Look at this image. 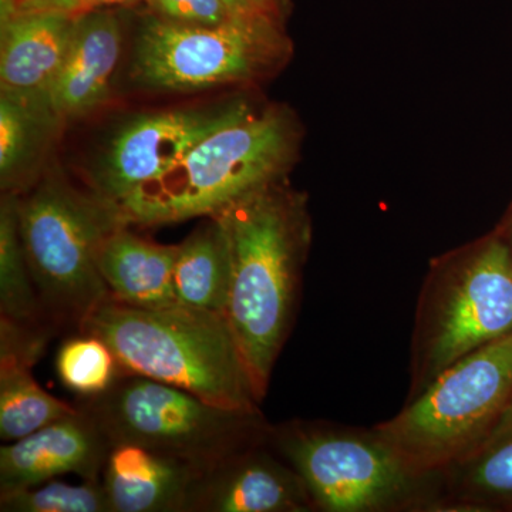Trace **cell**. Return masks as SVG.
<instances>
[{
  "instance_id": "1",
  "label": "cell",
  "mask_w": 512,
  "mask_h": 512,
  "mask_svg": "<svg viewBox=\"0 0 512 512\" xmlns=\"http://www.w3.org/2000/svg\"><path fill=\"white\" fill-rule=\"evenodd\" d=\"M214 217L225 229L231 254L225 315L262 402L291 335L301 295L313 232L308 198L282 180Z\"/></svg>"
},
{
  "instance_id": "2",
  "label": "cell",
  "mask_w": 512,
  "mask_h": 512,
  "mask_svg": "<svg viewBox=\"0 0 512 512\" xmlns=\"http://www.w3.org/2000/svg\"><path fill=\"white\" fill-rule=\"evenodd\" d=\"M302 141V123L291 107L255 106L131 192L119 210L128 225L140 227L214 217L252 192L288 180Z\"/></svg>"
},
{
  "instance_id": "3",
  "label": "cell",
  "mask_w": 512,
  "mask_h": 512,
  "mask_svg": "<svg viewBox=\"0 0 512 512\" xmlns=\"http://www.w3.org/2000/svg\"><path fill=\"white\" fill-rule=\"evenodd\" d=\"M79 333L97 336L120 372L150 377L232 409H259L247 363L224 313L173 305L137 308L106 299Z\"/></svg>"
},
{
  "instance_id": "4",
  "label": "cell",
  "mask_w": 512,
  "mask_h": 512,
  "mask_svg": "<svg viewBox=\"0 0 512 512\" xmlns=\"http://www.w3.org/2000/svg\"><path fill=\"white\" fill-rule=\"evenodd\" d=\"M20 237L50 328L79 333L110 296L99 269L104 242L128 225L113 202L47 171L18 200Z\"/></svg>"
},
{
  "instance_id": "5",
  "label": "cell",
  "mask_w": 512,
  "mask_h": 512,
  "mask_svg": "<svg viewBox=\"0 0 512 512\" xmlns=\"http://www.w3.org/2000/svg\"><path fill=\"white\" fill-rule=\"evenodd\" d=\"M512 333V262L495 232L431 259L410 346L414 399L448 366Z\"/></svg>"
},
{
  "instance_id": "6",
  "label": "cell",
  "mask_w": 512,
  "mask_h": 512,
  "mask_svg": "<svg viewBox=\"0 0 512 512\" xmlns=\"http://www.w3.org/2000/svg\"><path fill=\"white\" fill-rule=\"evenodd\" d=\"M268 444L299 474L320 512L439 511V473H421L379 431L292 420Z\"/></svg>"
},
{
  "instance_id": "7",
  "label": "cell",
  "mask_w": 512,
  "mask_h": 512,
  "mask_svg": "<svg viewBox=\"0 0 512 512\" xmlns=\"http://www.w3.org/2000/svg\"><path fill=\"white\" fill-rule=\"evenodd\" d=\"M111 446L136 444L205 471L268 440L261 409H232L150 377L120 372L106 392L79 397Z\"/></svg>"
},
{
  "instance_id": "8",
  "label": "cell",
  "mask_w": 512,
  "mask_h": 512,
  "mask_svg": "<svg viewBox=\"0 0 512 512\" xmlns=\"http://www.w3.org/2000/svg\"><path fill=\"white\" fill-rule=\"evenodd\" d=\"M511 400L512 333L448 366L375 429L417 471L439 473L487 437Z\"/></svg>"
},
{
  "instance_id": "9",
  "label": "cell",
  "mask_w": 512,
  "mask_h": 512,
  "mask_svg": "<svg viewBox=\"0 0 512 512\" xmlns=\"http://www.w3.org/2000/svg\"><path fill=\"white\" fill-rule=\"evenodd\" d=\"M292 55L286 20L274 16L190 26L147 12L138 29L130 72L144 89L195 92L264 82L281 72Z\"/></svg>"
},
{
  "instance_id": "10",
  "label": "cell",
  "mask_w": 512,
  "mask_h": 512,
  "mask_svg": "<svg viewBox=\"0 0 512 512\" xmlns=\"http://www.w3.org/2000/svg\"><path fill=\"white\" fill-rule=\"evenodd\" d=\"M254 107L241 97L214 106L144 113L126 121L101 151L90 174V190L120 207L131 192L170 171L204 138Z\"/></svg>"
},
{
  "instance_id": "11",
  "label": "cell",
  "mask_w": 512,
  "mask_h": 512,
  "mask_svg": "<svg viewBox=\"0 0 512 512\" xmlns=\"http://www.w3.org/2000/svg\"><path fill=\"white\" fill-rule=\"evenodd\" d=\"M308 488L264 443L245 448L205 471L188 512H313Z\"/></svg>"
},
{
  "instance_id": "12",
  "label": "cell",
  "mask_w": 512,
  "mask_h": 512,
  "mask_svg": "<svg viewBox=\"0 0 512 512\" xmlns=\"http://www.w3.org/2000/svg\"><path fill=\"white\" fill-rule=\"evenodd\" d=\"M110 441L82 409L0 448V494L77 474L101 481Z\"/></svg>"
},
{
  "instance_id": "13",
  "label": "cell",
  "mask_w": 512,
  "mask_h": 512,
  "mask_svg": "<svg viewBox=\"0 0 512 512\" xmlns=\"http://www.w3.org/2000/svg\"><path fill=\"white\" fill-rule=\"evenodd\" d=\"M123 43V19L117 8L76 16L69 50L47 93V101L60 119H77L109 100Z\"/></svg>"
},
{
  "instance_id": "14",
  "label": "cell",
  "mask_w": 512,
  "mask_h": 512,
  "mask_svg": "<svg viewBox=\"0 0 512 512\" xmlns=\"http://www.w3.org/2000/svg\"><path fill=\"white\" fill-rule=\"evenodd\" d=\"M56 335L49 328H25L0 319V439L12 443L79 407L43 390L32 367Z\"/></svg>"
},
{
  "instance_id": "15",
  "label": "cell",
  "mask_w": 512,
  "mask_h": 512,
  "mask_svg": "<svg viewBox=\"0 0 512 512\" xmlns=\"http://www.w3.org/2000/svg\"><path fill=\"white\" fill-rule=\"evenodd\" d=\"M204 468L136 444L111 446L101 484L111 512H188Z\"/></svg>"
},
{
  "instance_id": "16",
  "label": "cell",
  "mask_w": 512,
  "mask_h": 512,
  "mask_svg": "<svg viewBox=\"0 0 512 512\" xmlns=\"http://www.w3.org/2000/svg\"><path fill=\"white\" fill-rule=\"evenodd\" d=\"M76 16L15 13L2 20L0 89L18 96L46 97L72 42Z\"/></svg>"
},
{
  "instance_id": "17",
  "label": "cell",
  "mask_w": 512,
  "mask_h": 512,
  "mask_svg": "<svg viewBox=\"0 0 512 512\" xmlns=\"http://www.w3.org/2000/svg\"><path fill=\"white\" fill-rule=\"evenodd\" d=\"M439 511L512 510V400L487 437L440 471Z\"/></svg>"
},
{
  "instance_id": "18",
  "label": "cell",
  "mask_w": 512,
  "mask_h": 512,
  "mask_svg": "<svg viewBox=\"0 0 512 512\" xmlns=\"http://www.w3.org/2000/svg\"><path fill=\"white\" fill-rule=\"evenodd\" d=\"M178 245L138 237L124 225L107 238L99 256L100 274L111 298L137 308L178 305L174 266Z\"/></svg>"
},
{
  "instance_id": "19",
  "label": "cell",
  "mask_w": 512,
  "mask_h": 512,
  "mask_svg": "<svg viewBox=\"0 0 512 512\" xmlns=\"http://www.w3.org/2000/svg\"><path fill=\"white\" fill-rule=\"evenodd\" d=\"M63 120L46 97L0 92V184L6 194H18L52 143Z\"/></svg>"
},
{
  "instance_id": "20",
  "label": "cell",
  "mask_w": 512,
  "mask_h": 512,
  "mask_svg": "<svg viewBox=\"0 0 512 512\" xmlns=\"http://www.w3.org/2000/svg\"><path fill=\"white\" fill-rule=\"evenodd\" d=\"M178 244L174 289L178 305L227 312L231 291V254L225 229L215 217Z\"/></svg>"
},
{
  "instance_id": "21",
  "label": "cell",
  "mask_w": 512,
  "mask_h": 512,
  "mask_svg": "<svg viewBox=\"0 0 512 512\" xmlns=\"http://www.w3.org/2000/svg\"><path fill=\"white\" fill-rule=\"evenodd\" d=\"M18 200V194H6L0 204V319L25 328L52 329L20 237Z\"/></svg>"
},
{
  "instance_id": "22",
  "label": "cell",
  "mask_w": 512,
  "mask_h": 512,
  "mask_svg": "<svg viewBox=\"0 0 512 512\" xmlns=\"http://www.w3.org/2000/svg\"><path fill=\"white\" fill-rule=\"evenodd\" d=\"M56 372L70 392L93 397L109 389L120 375V367L103 339L74 333L57 352Z\"/></svg>"
},
{
  "instance_id": "23",
  "label": "cell",
  "mask_w": 512,
  "mask_h": 512,
  "mask_svg": "<svg viewBox=\"0 0 512 512\" xmlns=\"http://www.w3.org/2000/svg\"><path fill=\"white\" fill-rule=\"evenodd\" d=\"M2 512H111L101 481L80 485L50 480L36 487L0 494Z\"/></svg>"
},
{
  "instance_id": "24",
  "label": "cell",
  "mask_w": 512,
  "mask_h": 512,
  "mask_svg": "<svg viewBox=\"0 0 512 512\" xmlns=\"http://www.w3.org/2000/svg\"><path fill=\"white\" fill-rule=\"evenodd\" d=\"M147 12L168 22L217 26L238 19L222 0H146Z\"/></svg>"
},
{
  "instance_id": "25",
  "label": "cell",
  "mask_w": 512,
  "mask_h": 512,
  "mask_svg": "<svg viewBox=\"0 0 512 512\" xmlns=\"http://www.w3.org/2000/svg\"><path fill=\"white\" fill-rule=\"evenodd\" d=\"M146 0H0L2 15L15 13L53 12L62 15L79 16L92 10L123 8V6L144 3Z\"/></svg>"
},
{
  "instance_id": "26",
  "label": "cell",
  "mask_w": 512,
  "mask_h": 512,
  "mask_svg": "<svg viewBox=\"0 0 512 512\" xmlns=\"http://www.w3.org/2000/svg\"><path fill=\"white\" fill-rule=\"evenodd\" d=\"M222 2L237 18L254 19L274 16V18L288 20V16L282 15L266 0H222Z\"/></svg>"
},
{
  "instance_id": "27",
  "label": "cell",
  "mask_w": 512,
  "mask_h": 512,
  "mask_svg": "<svg viewBox=\"0 0 512 512\" xmlns=\"http://www.w3.org/2000/svg\"><path fill=\"white\" fill-rule=\"evenodd\" d=\"M495 232H497L501 239H503L512 262V205L510 210H508L507 215H505L504 220L500 222V225H498L497 228H495Z\"/></svg>"
},
{
  "instance_id": "28",
  "label": "cell",
  "mask_w": 512,
  "mask_h": 512,
  "mask_svg": "<svg viewBox=\"0 0 512 512\" xmlns=\"http://www.w3.org/2000/svg\"><path fill=\"white\" fill-rule=\"evenodd\" d=\"M269 5L274 6L278 12H281L282 15L288 16L291 15L292 5L291 0H266Z\"/></svg>"
}]
</instances>
